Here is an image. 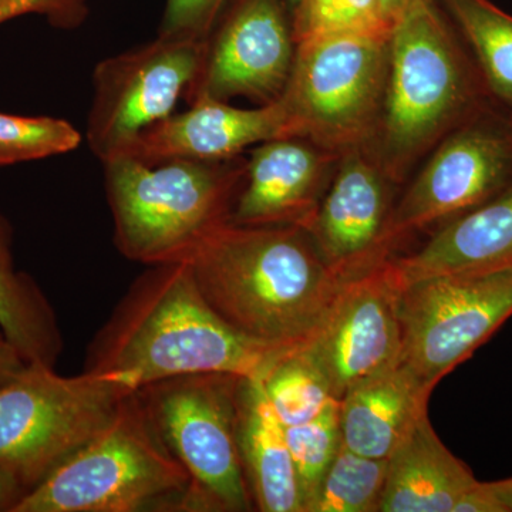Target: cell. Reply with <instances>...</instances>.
<instances>
[{"mask_svg": "<svg viewBox=\"0 0 512 512\" xmlns=\"http://www.w3.org/2000/svg\"><path fill=\"white\" fill-rule=\"evenodd\" d=\"M133 392L113 375L26 366L0 387V467L33 490L106 430Z\"/></svg>", "mask_w": 512, "mask_h": 512, "instance_id": "cell-6", "label": "cell"}, {"mask_svg": "<svg viewBox=\"0 0 512 512\" xmlns=\"http://www.w3.org/2000/svg\"><path fill=\"white\" fill-rule=\"evenodd\" d=\"M491 101L437 0H412L394 23L379 130L370 150L400 185L448 133Z\"/></svg>", "mask_w": 512, "mask_h": 512, "instance_id": "cell-3", "label": "cell"}, {"mask_svg": "<svg viewBox=\"0 0 512 512\" xmlns=\"http://www.w3.org/2000/svg\"><path fill=\"white\" fill-rule=\"evenodd\" d=\"M433 390L403 360L360 380L339 400L343 446L386 460L426 412Z\"/></svg>", "mask_w": 512, "mask_h": 512, "instance_id": "cell-18", "label": "cell"}, {"mask_svg": "<svg viewBox=\"0 0 512 512\" xmlns=\"http://www.w3.org/2000/svg\"><path fill=\"white\" fill-rule=\"evenodd\" d=\"M389 40L330 35L296 43L282 99L299 137L340 156L372 146L382 119Z\"/></svg>", "mask_w": 512, "mask_h": 512, "instance_id": "cell-8", "label": "cell"}, {"mask_svg": "<svg viewBox=\"0 0 512 512\" xmlns=\"http://www.w3.org/2000/svg\"><path fill=\"white\" fill-rule=\"evenodd\" d=\"M476 63L491 100L512 113V16L491 0H437Z\"/></svg>", "mask_w": 512, "mask_h": 512, "instance_id": "cell-22", "label": "cell"}, {"mask_svg": "<svg viewBox=\"0 0 512 512\" xmlns=\"http://www.w3.org/2000/svg\"><path fill=\"white\" fill-rule=\"evenodd\" d=\"M387 458H372L340 446L308 512H379Z\"/></svg>", "mask_w": 512, "mask_h": 512, "instance_id": "cell-24", "label": "cell"}, {"mask_svg": "<svg viewBox=\"0 0 512 512\" xmlns=\"http://www.w3.org/2000/svg\"><path fill=\"white\" fill-rule=\"evenodd\" d=\"M28 493L18 478L0 467V512H13Z\"/></svg>", "mask_w": 512, "mask_h": 512, "instance_id": "cell-32", "label": "cell"}, {"mask_svg": "<svg viewBox=\"0 0 512 512\" xmlns=\"http://www.w3.org/2000/svg\"><path fill=\"white\" fill-rule=\"evenodd\" d=\"M490 484L491 490L497 495L498 500L504 505L507 512H512V477L505 480L493 481Z\"/></svg>", "mask_w": 512, "mask_h": 512, "instance_id": "cell-33", "label": "cell"}, {"mask_svg": "<svg viewBox=\"0 0 512 512\" xmlns=\"http://www.w3.org/2000/svg\"><path fill=\"white\" fill-rule=\"evenodd\" d=\"M262 384L285 427L311 421L339 402L305 345L288 350L272 366Z\"/></svg>", "mask_w": 512, "mask_h": 512, "instance_id": "cell-23", "label": "cell"}, {"mask_svg": "<svg viewBox=\"0 0 512 512\" xmlns=\"http://www.w3.org/2000/svg\"><path fill=\"white\" fill-rule=\"evenodd\" d=\"M82 140L80 131L63 119L0 113V165L70 153Z\"/></svg>", "mask_w": 512, "mask_h": 512, "instance_id": "cell-27", "label": "cell"}, {"mask_svg": "<svg viewBox=\"0 0 512 512\" xmlns=\"http://www.w3.org/2000/svg\"><path fill=\"white\" fill-rule=\"evenodd\" d=\"M402 291L393 258L346 279L305 343L336 399L360 380L402 362Z\"/></svg>", "mask_w": 512, "mask_h": 512, "instance_id": "cell-13", "label": "cell"}, {"mask_svg": "<svg viewBox=\"0 0 512 512\" xmlns=\"http://www.w3.org/2000/svg\"><path fill=\"white\" fill-rule=\"evenodd\" d=\"M402 360L436 387L512 316V269L457 272L403 286Z\"/></svg>", "mask_w": 512, "mask_h": 512, "instance_id": "cell-10", "label": "cell"}, {"mask_svg": "<svg viewBox=\"0 0 512 512\" xmlns=\"http://www.w3.org/2000/svg\"><path fill=\"white\" fill-rule=\"evenodd\" d=\"M394 187L369 147L353 148L340 157L306 232L323 261L345 281L393 258L387 229Z\"/></svg>", "mask_w": 512, "mask_h": 512, "instance_id": "cell-14", "label": "cell"}, {"mask_svg": "<svg viewBox=\"0 0 512 512\" xmlns=\"http://www.w3.org/2000/svg\"><path fill=\"white\" fill-rule=\"evenodd\" d=\"M291 18L296 43L330 35L389 39L393 30L382 0H299Z\"/></svg>", "mask_w": 512, "mask_h": 512, "instance_id": "cell-25", "label": "cell"}, {"mask_svg": "<svg viewBox=\"0 0 512 512\" xmlns=\"http://www.w3.org/2000/svg\"><path fill=\"white\" fill-rule=\"evenodd\" d=\"M29 13L46 16L56 28H77L87 16L86 0H5L0 5V25Z\"/></svg>", "mask_w": 512, "mask_h": 512, "instance_id": "cell-29", "label": "cell"}, {"mask_svg": "<svg viewBox=\"0 0 512 512\" xmlns=\"http://www.w3.org/2000/svg\"><path fill=\"white\" fill-rule=\"evenodd\" d=\"M286 440L301 488L303 512H308L340 446L339 402L318 417L298 426L285 427Z\"/></svg>", "mask_w": 512, "mask_h": 512, "instance_id": "cell-26", "label": "cell"}, {"mask_svg": "<svg viewBox=\"0 0 512 512\" xmlns=\"http://www.w3.org/2000/svg\"><path fill=\"white\" fill-rule=\"evenodd\" d=\"M188 106L184 113L171 114L140 134L123 156L146 163L174 158L229 160L275 138L299 137L282 97L255 109H238L214 99H198Z\"/></svg>", "mask_w": 512, "mask_h": 512, "instance_id": "cell-16", "label": "cell"}, {"mask_svg": "<svg viewBox=\"0 0 512 512\" xmlns=\"http://www.w3.org/2000/svg\"><path fill=\"white\" fill-rule=\"evenodd\" d=\"M3 2H5V0H0V5H2Z\"/></svg>", "mask_w": 512, "mask_h": 512, "instance_id": "cell-36", "label": "cell"}, {"mask_svg": "<svg viewBox=\"0 0 512 512\" xmlns=\"http://www.w3.org/2000/svg\"><path fill=\"white\" fill-rule=\"evenodd\" d=\"M185 261L205 301L231 328L289 348L312 339L345 282L311 235L289 225L224 222Z\"/></svg>", "mask_w": 512, "mask_h": 512, "instance_id": "cell-2", "label": "cell"}, {"mask_svg": "<svg viewBox=\"0 0 512 512\" xmlns=\"http://www.w3.org/2000/svg\"><path fill=\"white\" fill-rule=\"evenodd\" d=\"M26 366L28 363L19 355L18 350L13 348L12 343L0 329V387L23 372Z\"/></svg>", "mask_w": 512, "mask_h": 512, "instance_id": "cell-31", "label": "cell"}, {"mask_svg": "<svg viewBox=\"0 0 512 512\" xmlns=\"http://www.w3.org/2000/svg\"><path fill=\"white\" fill-rule=\"evenodd\" d=\"M295 56L286 0H229L205 39L200 73L185 101L272 103L288 86Z\"/></svg>", "mask_w": 512, "mask_h": 512, "instance_id": "cell-12", "label": "cell"}, {"mask_svg": "<svg viewBox=\"0 0 512 512\" xmlns=\"http://www.w3.org/2000/svg\"><path fill=\"white\" fill-rule=\"evenodd\" d=\"M340 157L302 137L259 144L247 158L244 183L229 222L245 227L289 225L308 231Z\"/></svg>", "mask_w": 512, "mask_h": 512, "instance_id": "cell-15", "label": "cell"}, {"mask_svg": "<svg viewBox=\"0 0 512 512\" xmlns=\"http://www.w3.org/2000/svg\"><path fill=\"white\" fill-rule=\"evenodd\" d=\"M241 379L228 373H197L138 389L165 446L190 477L177 511L254 510L238 448Z\"/></svg>", "mask_w": 512, "mask_h": 512, "instance_id": "cell-7", "label": "cell"}, {"mask_svg": "<svg viewBox=\"0 0 512 512\" xmlns=\"http://www.w3.org/2000/svg\"><path fill=\"white\" fill-rule=\"evenodd\" d=\"M0 329L28 365L56 367L64 343L55 308L13 258V229L0 214Z\"/></svg>", "mask_w": 512, "mask_h": 512, "instance_id": "cell-21", "label": "cell"}, {"mask_svg": "<svg viewBox=\"0 0 512 512\" xmlns=\"http://www.w3.org/2000/svg\"><path fill=\"white\" fill-rule=\"evenodd\" d=\"M477 483L437 436L426 410L387 457L379 512H453Z\"/></svg>", "mask_w": 512, "mask_h": 512, "instance_id": "cell-19", "label": "cell"}, {"mask_svg": "<svg viewBox=\"0 0 512 512\" xmlns=\"http://www.w3.org/2000/svg\"><path fill=\"white\" fill-rule=\"evenodd\" d=\"M227 0H167L158 35L207 39Z\"/></svg>", "mask_w": 512, "mask_h": 512, "instance_id": "cell-28", "label": "cell"}, {"mask_svg": "<svg viewBox=\"0 0 512 512\" xmlns=\"http://www.w3.org/2000/svg\"><path fill=\"white\" fill-rule=\"evenodd\" d=\"M190 477L168 450L138 390L106 430L30 490L13 512L177 511Z\"/></svg>", "mask_w": 512, "mask_h": 512, "instance_id": "cell-5", "label": "cell"}, {"mask_svg": "<svg viewBox=\"0 0 512 512\" xmlns=\"http://www.w3.org/2000/svg\"><path fill=\"white\" fill-rule=\"evenodd\" d=\"M292 348L231 328L205 301L190 264L167 262L147 266L130 285L90 342L83 370L117 376L136 390L197 373L264 380Z\"/></svg>", "mask_w": 512, "mask_h": 512, "instance_id": "cell-1", "label": "cell"}, {"mask_svg": "<svg viewBox=\"0 0 512 512\" xmlns=\"http://www.w3.org/2000/svg\"><path fill=\"white\" fill-rule=\"evenodd\" d=\"M237 436L239 457L256 510L303 512L285 426L276 416L262 380L239 382Z\"/></svg>", "mask_w": 512, "mask_h": 512, "instance_id": "cell-20", "label": "cell"}, {"mask_svg": "<svg viewBox=\"0 0 512 512\" xmlns=\"http://www.w3.org/2000/svg\"><path fill=\"white\" fill-rule=\"evenodd\" d=\"M247 160L146 163L130 156L103 161L114 245L147 266L185 261L215 228L229 221Z\"/></svg>", "mask_w": 512, "mask_h": 512, "instance_id": "cell-4", "label": "cell"}, {"mask_svg": "<svg viewBox=\"0 0 512 512\" xmlns=\"http://www.w3.org/2000/svg\"><path fill=\"white\" fill-rule=\"evenodd\" d=\"M453 512H507L490 484L478 483L468 490L454 507Z\"/></svg>", "mask_w": 512, "mask_h": 512, "instance_id": "cell-30", "label": "cell"}, {"mask_svg": "<svg viewBox=\"0 0 512 512\" xmlns=\"http://www.w3.org/2000/svg\"><path fill=\"white\" fill-rule=\"evenodd\" d=\"M512 184V113L493 100L454 128L394 202L387 247L414 232L443 227L481 207Z\"/></svg>", "mask_w": 512, "mask_h": 512, "instance_id": "cell-9", "label": "cell"}, {"mask_svg": "<svg viewBox=\"0 0 512 512\" xmlns=\"http://www.w3.org/2000/svg\"><path fill=\"white\" fill-rule=\"evenodd\" d=\"M286 3H288V8L292 12V9L295 8L296 5H298L299 0H286Z\"/></svg>", "mask_w": 512, "mask_h": 512, "instance_id": "cell-35", "label": "cell"}, {"mask_svg": "<svg viewBox=\"0 0 512 512\" xmlns=\"http://www.w3.org/2000/svg\"><path fill=\"white\" fill-rule=\"evenodd\" d=\"M205 40L158 35L97 64L86 140L101 163L173 114L200 73Z\"/></svg>", "mask_w": 512, "mask_h": 512, "instance_id": "cell-11", "label": "cell"}, {"mask_svg": "<svg viewBox=\"0 0 512 512\" xmlns=\"http://www.w3.org/2000/svg\"><path fill=\"white\" fill-rule=\"evenodd\" d=\"M410 2L412 0H382L384 15H386V18L390 20L393 26Z\"/></svg>", "mask_w": 512, "mask_h": 512, "instance_id": "cell-34", "label": "cell"}, {"mask_svg": "<svg viewBox=\"0 0 512 512\" xmlns=\"http://www.w3.org/2000/svg\"><path fill=\"white\" fill-rule=\"evenodd\" d=\"M393 264L403 286L434 275L512 269V184L437 228L419 251L393 256Z\"/></svg>", "mask_w": 512, "mask_h": 512, "instance_id": "cell-17", "label": "cell"}]
</instances>
